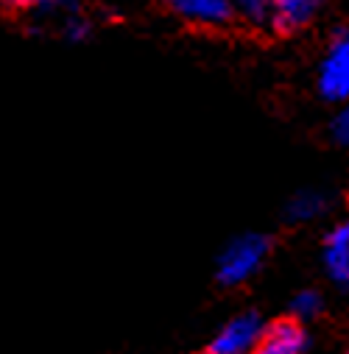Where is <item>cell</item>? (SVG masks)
I'll return each instance as SVG.
<instances>
[{
	"label": "cell",
	"mask_w": 349,
	"mask_h": 354,
	"mask_svg": "<svg viewBox=\"0 0 349 354\" xmlns=\"http://www.w3.org/2000/svg\"><path fill=\"white\" fill-rule=\"evenodd\" d=\"M271 251V240L266 234L257 232H246L238 234L235 240H229L218 257V268L215 277L224 288H238L243 282H249L260 268Z\"/></svg>",
	"instance_id": "6da1fadb"
},
{
	"label": "cell",
	"mask_w": 349,
	"mask_h": 354,
	"mask_svg": "<svg viewBox=\"0 0 349 354\" xmlns=\"http://www.w3.org/2000/svg\"><path fill=\"white\" fill-rule=\"evenodd\" d=\"M319 93L332 101L343 104L349 101V28L335 31V37L327 45V53L319 64Z\"/></svg>",
	"instance_id": "7a4b0ae2"
},
{
	"label": "cell",
	"mask_w": 349,
	"mask_h": 354,
	"mask_svg": "<svg viewBox=\"0 0 349 354\" xmlns=\"http://www.w3.org/2000/svg\"><path fill=\"white\" fill-rule=\"evenodd\" d=\"M263 332L266 326L257 313H240L215 332L204 354H249L257 346V340L263 337Z\"/></svg>",
	"instance_id": "3957f363"
},
{
	"label": "cell",
	"mask_w": 349,
	"mask_h": 354,
	"mask_svg": "<svg viewBox=\"0 0 349 354\" xmlns=\"http://www.w3.org/2000/svg\"><path fill=\"white\" fill-rule=\"evenodd\" d=\"M168 9L188 26L224 28L232 23V0H168Z\"/></svg>",
	"instance_id": "277c9868"
},
{
	"label": "cell",
	"mask_w": 349,
	"mask_h": 354,
	"mask_svg": "<svg viewBox=\"0 0 349 354\" xmlns=\"http://www.w3.org/2000/svg\"><path fill=\"white\" fill-rule=\"evenodd\" d=\"M307 348V332L302 329L299 321H277L266 326L263 337L249 354H305Z\"/></svg>",
	"instance_id": "5b68a950"
},
{
	"label": "cell",
	"mask_w": 349,
	"mask_h": 354,
	"mask_svg": "<svg viewBox=\"0 0 349 354\" xmlns=\"http://www.w3.org/2000/svg\"><path fill=\"white\" fill-rule=\"evenodd\" d=\"M321 9V0H274L269 28L277 34H299L307 28Z\"/></svg>",
	"instance_id": "8992f818"
},
{
	"label": "cell",
	"mask_w": 349,
	"mask_h": 354,
	"mask_svg": "<svg viewBox=\"0 0 349 354\" xmlns=\"http://www.w3.org/2000/svg\"><path fill=\"white\" fill-rule=\"evenodd\" d=\"M324 271L335 285L349 288V221H341L327 232Z\"/></svg>",
	"instance_id": "52a82bcc"
},
{
	"label": "cell",
	"mask_w": 349,
	"mask_h": 354,
	"mask_svg": "<svg viewBox=\"0 0 349 354\" xmlns=\"http://www.w3.org/2000/svg\"><path fill=\"white\" fill-rule=\"evenodd\" d=\"M330 207V196L324 190H316V187H305L299 193L291 196V201L285 204V218L291 223H307V221H316L327 212Z\"/></svg>",
	"instance_id": "ba28073f"
},
{
	"label": "cell",
	"mask_w": 349,
	"mask_h": 354,
	"mask_svg": "<svg viewBox=\"0 0 349 354\" xmlns=\"http://www.w3.org/2000/svg\"><path fill=\"white\" fill-rule=\"evenodd\" d=\"M274 0H232V12L251 28H269Z\"/></svg>",
	"instance_id": "9c48e42d"
},
{
	"label": "cell",
	"mask_w": 349,
	"mask_h": 354,
	"mask_svg": "<svg viewBox=\"0 0 349 354\" xmlns=\"http://www.w3.org/2000/svg\"><path fill=\"white\" fill-rule=\"evenodd\" d=\"M321 307H324V301H321L319 290H302L291 301V315H294V321L305 324V321H313L321 313Z\"/></svg>",
	"instance_id": "30bf717a"
},
{
	"label": "cell",
	"mask_w": 349,
	"mask_h": 354,
	"mask_svg": "<svg viewBox=\"0 0 349 354\" xmlns=\"http://www.w3.org/2000/svg\"><path fill=\"white\" fill-rule=\"evenodd\" d=\"M3 3L20 12H75V0H3Z\"/></svg>",
	"instance_id": "8fae6325"
},
{
	"label": "cell",
	"mask_w": 349,
	"mask_h": 354,
	"mask_svg": "<svg viewBox=\"0 0 349 354\" xmlns=\"http://www.w3.org/2000/svg\"><path fill=\"white\" fill-rule=\"evenodd\" d=\"M62 34H64L67 42H84L87 37L93 34V26H90V20H84L81 15L70 12L67 20H64V26H62Z\"/></svg>",
	"instance_id": "7c38bea8"
},
{
	"label": "cell",
	"mask_w": 349,
	"mask_h": 354,
	"mask_svg": "<svg viewBox=\"0 0 349 354\" xmlns=\"http://www.w3.org/2000/svg\"><path fill=\"white\" fill-rule=\"evenodd\" d=\"M330 137L338 145H349V109H341L332 120H330Z\"/></svg>",
	"instance_id": "4fadbf2b"
},
{
	"label": "cell",
	"mask_w": 349,
	"mask_h": 354,
	"mask_svg": "<svg viewBox=\"0 0 349 354\" xmlns=\"http://www.w3.org/2000/svg\"><path fill=\"white\" fill-rule=\"evenodd\" d=\"M321 3H324V0H321Z\"/></svg>",
	"instance_id": "5bb4252c"
}]
</instances>
